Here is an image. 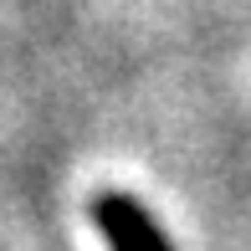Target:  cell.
<instances>
[{
  "label": "cell",
  "instance_id": "obj_1",
  "mask_svg": "<svg viewBox=\"0 0 251 251\" xmlns=\"http://www.w3.org/2000/svg\"><path fill=\"white\" fill-rule=\"evenodd\" d=\"M93 226L102 231L108 251H175L164 241V231H159V221L128 190H98L93 195Z\"/></svg>",
  "mask_w": 251,
  "mask_h": 251
}]
</instances>
